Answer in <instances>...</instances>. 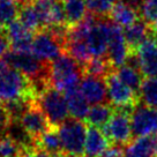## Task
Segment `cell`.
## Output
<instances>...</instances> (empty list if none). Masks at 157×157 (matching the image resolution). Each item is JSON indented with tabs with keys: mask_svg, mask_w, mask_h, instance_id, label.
Here are the masks:
<instances>
[{
	"mask_svg": "<svg viewBox=\"0 0 157 157\" xmlns=\"http://www.w3.org/2000/svg\"><path fill=\"white\" fill-rule=\"evenodd\" d=\"M35 144L49 152L52 157H64L61 141L57 128H50L35 141Z\"/></svg>",
	"mask_w": 157,
	"mask_h": 157,
	"instance_id": "cell-22",
	"label": "cell"
},
{
	"mask_svg": "<svg viewBox=\"0 0 157 157\" xmlns=\"http://www.w3.org/2000/svg\"><path fill=\"white\" fill-rule=\"evenodd\" d=\"M117 75L128 88H131L134 93L139 95L143 81L142 73L140 69L128 64H124L123 66L117 68Z\"/></svg>",
	"mask_w": 157,
	"mask_h": 157,
	"instance_id": "cell-24",
	"label": "cell"
},
{
	"mask_svg": "<svg viewBox=\"0 0 157 157\" xmlns=\"http://www.w3.org/2000/svg\"><path fill=\"white\" fill-rule=\"evenodd\" d=\"M82 69H83V74L105 80L106 76L114 68L108 58H95L83 64Z\"/></svg>",
	"mask_w": 157,
	"mask_h": 157,
	"instance_id": "cell-25",
	"label": "cell"
},
{
	"mask_svg": "<svg viewBox=\"0 0 157 157\" xmlns=\"http://www.w3.org/2000/svg\"><path fill=\"white\" fill-rule=\"evenodd\" d=\"M110 22L88 13L83 21L68 29L66 52L81 65L108 53Z\"/></svg>",
	"mask_w": 157,
	"mask_h": 157,
	"instance_id": "cell-1",
	"label": "cell"
},
{
	"mask_svg": "<svg viewBox=\"0 0 157 157\" xmlns=\"http://www.w3.org/2000/svg\"><path fill=\"white\" fill-rule=\"evenodd\" d=\"M22 151L23 148L8 134L0 136V157H21Z\"/></svg>",
	"mask_w": 157,
	"mask_h": 157,
	"instance_id": "cell-29",
	"label": "cell"
},
{
	"mask_svg": "<svg viewBox=\"0 0 157 157\" xmlns=\"http://www.w3.org/2000/svg\"><path fill=\"white\" fill-rule=\"evenodd\" d=\"M139 59V67L146 78H157V39L149 35L135 51Z\"/></svg>",
	"mask_w": 157,
	"mask_h": 157,
	"instance_id": "cell-14",
	"label": "cell"
},
{
	"mask_svg": "<svg viewBox=\"0 0 157 157\" xmlns=\"http://www.w3.org/2000/svg\"><path fill=\"white\" fill-rule=\"evenodd\" d=\"M109 16L114 25L125 29L140 20V12L133 6L124 2L123 0H119L114 4Z\"/></svg>",
	"mask_w": 157,
	"mask_h": 157,
	"instance_id": "cell-18",
	"label": "cell"
},
{
	"mask_svg": "<svg viewBox=\"0 0 157 157\" xmlns=\"http://www.w3.org/2000/svg\"><path fill=\"white\" fill-rule=\"evenodd\" d=\"M124 2H126L128 5L133 6L134 8H140L141 5L144 2V0H123Z\"/></svg>",
	"mask_w": 157,
	"mask_h": 157,
	"instance_id": "cell-37",
	"label": "cell"
},
{
	"mask_svg": "<svg viewBox=\"0 0 157 157\" xmlns=\"http://www.w3.org/2000/svg\"><path fill=\"white\" fill-rule=\"evenodd\" d=\"M131 51L128 49L126 39L124 36V29L111 22L110 25V37L108 45V59L113 68H119L123 66Z\"/></svg>",
	"mask_w": 157,
	"mask_h": 157,
	"instance_id": "cell-12",
	"label": "cell"
},
{
	"mask_svg": "<svg viewBox=\"0 0 157 157\" xmlns=\"http://www.w3.org/2000/svg\"><path fill=\"white\" fill-rule=\"evenodd\" d=\"M140 16L148 25L157 21V0H144L140 7Z\"/></svg>",
	"mask_w": 157,
	"mask_h": 157,
	"instance_id": "cell-31",
	"label": "cell"
},
{
	"mask_svg": "<svg viewBox=\"0 0 157 157\" xmlns=\"http://www.w3.org/2000/svg\"><path fill=\"white\" fill-rule=\"evenodd\" d=\"M17 121L34 141H36L43 133L49 131L50 128H52L50 126L44 113L37 106L35 99L29 104V106L25 109V112L21 114Z\"/></svg>",
	"mask_w": 157,
	"mask_h": 157,
	"instance_id": "cell-11",
	"label": "cell"
},
{
	"mask_svg": "<svg viewBox=\"0 0 157 157\" xmlns=\"http://www.w3.org/2000/svg\"><path fill=\"white\" fill-rule=\"evenodd\" d=\"M117 0H86L88 12L98 17L110 14Z\"/></svg>",
	"mask_w": 157,
	"mask_h": 157,
	"instance_id": "cell-30",
	"label": "cell"
},
{
	"mask_svg": "<svg viewBox=\"0 0 157 157\" xmlns=\"http://www.w3.org/2000/svg\"><path fill=\"white\" fill-rule=\"evenodd\" d=\"M36 96V89L29 78L0 59V103L35 99Z\"/></svg>",
	"mask_w": 157,
	"mask_h": 157,
	"instance_id": "cell-2",
	"label": "cell"
},
{
	"mask_svg": "<svg viewBox=\"0 0 157 157\" xmlns=\"http://www.w3.org/2000/svg\"><path fill=\"white\" fill-rule=\"evenodd\" d=\"M82 75V65L68 53L59 56L48 66L49 84L63 94L78 89Z\"/></svg>",
	"mask_w": 157,
	"mask_h": 157,
	"instance_id": "cell-3",
	"label": "cell"
},
{
	"mask_svg": "<svg viewBox=\"0 0 157 157\" xmlns=\"http://www.w3.org/2000/svg\"><path fill=\"white\" fill-rule=\"evenodd\" d=\"M108 98L112 106L116 109H133L139 105L140 98L131 88H128L120 78H118L117 72L112 71L105 78Z\"/></svg>",
	"mask_w": 157,
	"mask_h": 157,
	"instance_id": "cell-8",
	"label": "cell"
},
{
	"mask_svg": "<svg viewBox=\"0 0 157 157\" xmlns=\"http://www.w3.org/2000/svg\"><path fill=\"white\" fill-rule=\"evenodd\" d=\"M139 98L142 101L143 105L157 110V78H143Z\"/></svg>",
	"mask_w": 157,
	"mask_h": 157,
	"instance_id": "cell-26",
	"label": "cell"
},
{
	"mask_svg": "<svg viewBox=\"0 0 157 157\" xmlns=\"http://www.w3.org/2000/svg\"><path fill=\"white\" fill-rule=\"evenodd\" d=\"M149 25L141 19L124 29V36L131 52H135L137 48L149 37Z\"/></svg>",
	"mask_w": 157,
	"mask_h": 157,
	"instance_id": "cell-19",
	"label": "cell"
},
{
	"mask_svg": "<svg viewBox=\"0 0 157 157\" xmlns=\"http://www.w3.org/2000/svg\"><path fill=\"white\" fill-rule=\"evenodd\" d=\"M64 157H65V156H64Z\"/></svg>",
	"mask_w": 157,
	"mask_h": 157,
	"instance_id": "cell-40",
	"label": "cell"
},
{
	"mask_svg": "<svg viewBox=\"0 0 157 157\" xmlns=\"http://www.w3.org/2000/svg\"><path fill=\"white\" fill-rule=\"evenodd\" d=\"M64 45L48 29L40 30L34 36L30 52L45 64H50L64 53Z\"/></svg>",
	"mask_w": 157,
	"mask_h": 157,
	"instance_id": "cell-9",
	"label": "cell"
},
{
	"mask_svg": "<svg viewBox=\"0 0 157 157\" xmlns=\"http://www.w3.org/2000/svg\"><path fill=\"white\" fill-rule=\"evenodd\" d=\"M21 157H52V156L50 155L49 152H46L45 150L40 149V148L37 147L35 144V146L28 148V149H25L22 151Z\"/></svg>",
	"mask_w": 157,
	"mask_h": 157,
	"instance_id": "cell-33",
	"label": "cell"
},
{
	"mask_svg": "<svg viewBox=\"0 0 157 157\" xmlns=\"http://www.w3.org/2000/svg\"><path fill=\"white\" fill-rule=\"evenodd\" d=\"M0 136H2V135H1V134H0Z\"/></svg>",
	"mask_w": 157,
	"mask_h": 157,
	"instance_id": "cell-38",
	"label": "cell"
},
{
	"mask_svg": "<svg viewBox=\"0 0 157 157\" xmlns=\"http://www.w3.org/2000/svg\"><path fill=\"white\" fill-rule=\"evenodd\" d=\"M7 64L14 69L19 71L28 78L35 86H46L49 84L48 78V66L38 58H36L31 52H17L10 51L4 58Z\"/></svg>",
	"mask_w": 157,
	"mask_h": 157,
	"instance_id": "cell-5",
	"label": "cell"
},
{
	"mask_svg": "<svg viewBox=\"0 0 157 157\" xmlns=\"http://www.w3.org/2000/svg\"><path fill=\"white\" fill-rule=\"evenodd\" d=\"M64 1H65V0H64Z\"/></svg>",
	"mask_w": 157,
	"mask_h": 157,
	"instance_id": "cell-39",
	"label": "cell"
},
{
	"mask_svg": "<svg viewBox=\"0 0 157 157\" xmlns=\"http://www.w3.org/2000/svg\"><path fill=\"white\" fill-rule=\"evenodd\" d=\"M133 110L128 109H116L109 123L102 128L110 142L124 146L129 144L133 137L131 127V113Z\"/></svg>",
	"mask_w": 157,
	"mask_h": 157,
	"instance_id": "cell-7",
	"label": "cell"
},
{
	"mask_svg": "<svg viewBox=\"0 0 157 157\" xmlns=\"http://www.w3.org/2000/svg\"><path fill=\"white\" fill-rule=\"evenodd\" d=\"M65 96L67 101L69 116L78 120H86L90 108H89V103L87 102V99L82 96L78 88L65 94Z\"/></svg>",
	"mask_w": 157,
	"mask_h": 157,
	"instance_id": "cell-20",
	"label": "cell"
},
{
	"mask_svg": "<svg viewBox=\"0 0 157 157\" xmlns=\"http://www.w3.org/2000/svg\"><path fill=\"white\" fill-rule=\"evenodd\" d=\"M124 155H125V157H150V156H148V155L142 154V152H139V151H136V150H134L129 144H127L126 148H125Z\"/></svg>",
	"mask_w": 157,
	"mask_h": 157,
	"instance_id": "cell-36",
	"label": "cell"
},
{
	"mask_svg": "<svg viewBox=\"0 0 157 157\" xmlns=\"http://www.w3.org/2000/svg\"><path fill=\"white\" fill-rule=\"evenodd\" d=\"M19 21L31 31H37L38 33L40 30H43L40 16H39L38 12L33 4L21 7L19 14Z\"/></svg>",
	"mask_w": 157,
	"mask_h": 157,
	"instance_id": "cell-27",
	"label": "cell"
},
{
	"mask_svg": "<svg viewBox=\"0 0 157 157\" xmlns=\"http://www.w3.org/2000/svg\"><path fill=\"white\" fill-rule=\"evenodd\" d=\"M33 5L40 16L43 30L57 25H66L64 4L60 0H35Z\"/></svg>",
	"mask_w": 157,
	"mask_h": 157,
	"instance_id": "cell-13",
	"label": "cell"
},
{
	"mask_svg": "<svg viewBox=\"0 0 157 157\" xmlns=\"http://www.w3.org/2000/svg\"><path fill=\"white\" fill-rule=\"evenodd\" d=\"M113 112L114 111H113L112 105H110V104H96V105H93L90 108L86 120L89 124V126L103 128L109 123V120L111 119Z\"/></svg>",
	"mask_w": 157,
	"mask_h": 157,
	"instance_id": "cell-23",
	"label": "cell"
},
{
	"mask_svg": "<svg viewBox=\"0 0 157 157\" xmlns=\"http://www.w3.org/2000/svg\"><path fill=\"white\" fill-rule=\"evenodd\" d=\"M10 48V40L6 34V29H1L0 28V59L5 58V56L8 53V50Z\"/></svg>",
	"mask_w": 157,
	"mask_h": 157,
	"instance_id": "cell-34",
	"label": "cell"
},
{
	"mask_svg": "<svg viewBox=\"0 0 157 157\" xmlns=\"http://www.w3.org/2000/svg\"><path fill=\"white\" fill-rule=\"evenodd\" d=\"M65 157H84L87 125L82 120L67 119L58 128Z\"/></svg>",
	"mask_w": 157,
	"mask_h": 157,
	"instance_id": "cell-6",
	"label": "cell"
},
{
	"mask_svg": "<svg viewBox=\"0 0 157 157\" xmlns=\"http://www.w3.org/2000/svg\"><path fill=\"white\" fill-rule=\"evenodd\" d=\"M78 90L82 94V96L87 99V102L93 105L104 103L108 97L105 80L87 75V74L82 75L78 84Z\"/></svg>",
	"mask_w": 157,
	"mask_h": 157,
	"instance_id": "cell-15",
	"label": "cell"
},
{
	"mask_svg": "<svg viewBox=\"0 0 157 157\" xmlns=\"http://www.w3.org/2000/svg\"><path fill=\"white\" fill-rule=\"evenodd\" d=\"M133 137H142L157 133V110L146 105H137L131 113Z\"/></svg>",
	"mask_w": 157,
	"mask_h": 157,
	"instance_id": "cell-10",
	"label": "cell"
},
{
	"mask_svg": "<svg viewBox=\"0 0 157 157\" xmlns=\"http://www.w3.org/2000/svg\"><path fill=\"white\" fill-rule=\"evenodd\" d=\"M35 102L44 113L52 128H58L68 119L69 112L66 96L53 87L48 86L39 91L35 98Z\"/></svg>",
	"mask_w": 157,
	"mask_h": 157,
	"instance_id": "cell-4",
	"label": "cell"
},
{
	"mask_svg": "<svg viewBox=\"0 0 157 157\" xmlns=\"http://www.w3.org/2000/svg\"><path fill=\"white\" fill-rule=\"evenodd\" d=\"M110 140L101 131V128L88 126L86 146H84V157H99L109 147Z\"/></svg>",
	"mask_w": 157,
	"mask_h": 157,
	"instance_id": "cell-17",
	"label": "cell"
},
{
	"mask_svg": "<svg viewBox=\"0 0 157 157\" xmlns=\"http://www.w3.org/2000/svg\"><path fill=\"white\" fill-rule=\"evenodd\" d=\"M99 157H125V155H124V149L121 148V146L113 144V146H110Z\"/></svg>",
	"mask_w": 157,
	"mask_h": 157,
	"instance_id": "cell-35",
	"label": "cell"
},
{
	"mask_svg": "<svg viewBox=\"0 0 157 157\" xmlns=\"http://www.w3.org/2000/svg\"><path fill=\"white\" fill-rule=\"evenodd\" d=\"M20 14V5L16 0H0V28L6 29Z\"/></svg>",
	"mask_w": 157,
	"mask_h": 157,
	"instance_id": "cell-28",
	"label": "cell"
},
{
	"mask_svg": "<svg viewBox=\"0 0 157 157\" xmlns=\"http://www.w3.org/2000/svg\"><path fill=\"white\" fill-rule=\"evenodd\" d=\"M64 13L66 25L68 28L78 25L88 15L86 0H65Z\"/></svg>",
	"mask_w": 157,
	"mask_h": 157,
	"instance_id": "cell-21",
	"label": "cell"
},
{
	"mask_svg": "<svg viewBox=\"0 0 157 157\" xmlns=\"http://www.w3.org/2000/svg\"><path fill=\"white\" fill-rule=\"evenodd\" d=\"M10 123H12V119H10L7 110H6L5 105L0 103V134L1 135H2V133H5L7 131Z\"/></svg>",
	"mask_w": 157,
	"mask_h": 157,
	"instance_id": "cell-32",
	"label": "cell"
},
{
	"mask_svg": "<svg viewBox=\"0 0 157 157\" xmlns=\"http://www.w3.org/2000/svg\"><path fill=\"white\" fill-rule=\"evenodd\" d=\"M6 34L10 40L12 51L30 52L34 39V31L25 27L19 20H15L6 28Z\"/></svg>",
	"mask_w": 157,
	"mask_h": 157,
	"instance_id": "cell-16",
	"label": "cell"
}]
</instances>
